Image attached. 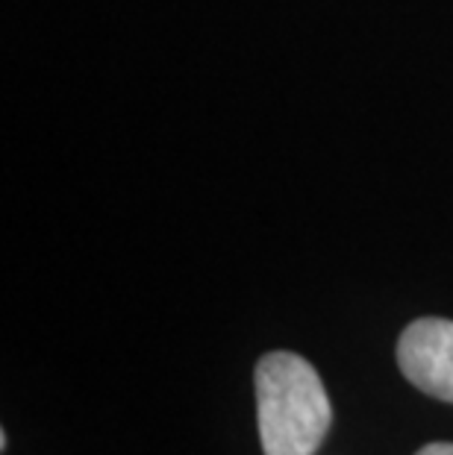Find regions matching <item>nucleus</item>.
I'll return each mask as SVG.
<instances>
[{
	"label": "nucleus",
	"mask_w": 453,
	"mask_h": 455,
	"mask_svg": "<svg viewBox=\"0 0 453 455\" xmlns=\"http://www.w3.org/2000/svg\"><path fill=\"white\" fill-rule=\"evenodd\" d=\"M256 423L265 455H315L333 423L330 396L303 355L268 353L256 373Z\"/></svg>",
	"instance_id": "f257e3e1"
},
{
	"label": "nucleus",
	"mask_w": 453,
	"mask_h": 455,
	"mask_svg": "<svg viewBox=\"0 0 453 455\" xmlns=\"http://www.w3.org/2000/svg\"><path fill=\"white\" fill-rule=\"evenodd\" d=\"M400 373L418 391L453 403V321L421 317L400 332L398 341Z\"/></svg>",
	"instance_id": "f03ea898"
},
{
	"label": "nucleus",
	"mask_w": 453,
	"mask_h": 455,
	"mask_svg": "<svg viewBox=\"0 0 453 455\" xmlns=\"http://www.w3.org/2000/svg\"><path fill=\"white\" fill-rule=\"evenodd\" d=\"M416 455H453V443H445V441L427 443V447H421Z\"/></svg>",
	"instance_id": "7ed1b4c3"
}]
</instances>
